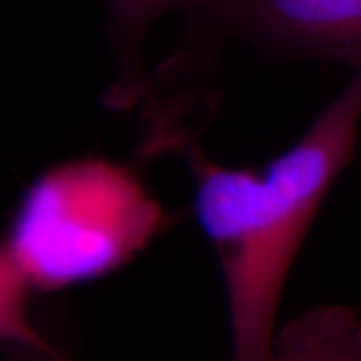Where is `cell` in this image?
<instances>
[{
	"mask_svg": "<svg viewBox=\"0 0 361 361\" xmlns=\"http://www.w3.org/2000/svg\"><path fill=\"white\" fill-rule=\"evenodd\" d=\"M361 68L310 130L261 169L211 161L175 139L195 180V217L219 257L233 361H269L287 275L311 223L341 171L355 157Z\"/></svg>",
	"mask_w": 361,
	"mask_h": 361,
	"instance_id": "cell-1",
	"label": "cell"
},
{
	"mask_svg": "<svg viewBox=\"0 0 361 361\" xmlns=\"http://www.w3.org/2000/svg\"><path fill=\"white\" fill-rule=\"evenodd\" d=\"M169 225L129 165L78 157L26 185L2 241L37 293H59L129 265Z\"/></svg>",
	"mask_w": 361,
	"mask_h": 361,
	"instance_id": "cell-2",
	"label": "cell"
},
{
	"mask_svg": "<svg viewBox=\"0 0 361 361\" xmlns=\"http://www.w3.org/2000/svg\"><path fill=\"white\" fill-rule=\"evenodd\" d=\"M195 14L275 54L361 68V0H203Z\"/></svg>",
	"mask_w": 361,
	"mask_h": 361,
	"instance_id": "cell-3",
	"label": "cell"
},
{
	"mask_svg": "<svg viewBox=\"0 0 361 361\" xmlns=\"http://www.w3.org/2000/svg\"><path fill=\"white\" fill-rule=\"evenodd\" d=\"M269 361H361V315L348 305H317L281 327Z\"/></svg>",
	"mask_w": 361,
	"mask_h": 361,
	"instance_id": "cell-4",
	"label": "cell"
},
{
	"mask_svg": "<svg viewBox=\"0 0 361 361\" xmlns=\"http://www.w3.org/2000/svg\"><path fill=\"white\" fill-rule=\"evenodd\" d=\"M203 0H106L109 35L121 63V80L111 92L113 106L133 103L142 89L141 49L149 28L163 14L197 13Z\"/></svg>",
	"mask_w": 361,
	"mask_h": 361,
	"instance_id": "cell-5",
	"label": "cell"
},
{
	"mask_svg": "<svg viewBox=\"0 0 361 361\" xmlns=\"http://www.w3.org/2000/svg\"><path fill=\"white\" fill-rule=\"evenodd\" d=\"M35 293L37 291L0 239V348L6 357L54 343V337L40 327L32 313Z\"/></svg>",
	"mask_w": 361,
	"mask_h": 361,
	"instance_id": "cell-6",
	"label": "cell"
},
{
	"mask_svg": "<svg viewBox=\"0 0 361 361\" xmlns=\"http://www.w3.org/2000/svg\"><path fill=\"white\" fill-rule=\"evenodd\" d=\"M11 360L14 361H75V357L66 351L65 345L56 343V339H54V343L49 345V348L23 351V353H16V355H13Z\"/></svg>",
	"mask_w": 361,
	"mask_h": 361,
	"instance_id": "cell-7",
	"label": "cell"
}]
</instances>
